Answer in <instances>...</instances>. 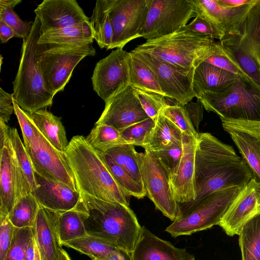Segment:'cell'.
Here are the masks:
<instances>
[{"label":"cell","instance_id":"obj_37","mask_svg":"<svg viewBox=\"0 0 260 260\" xmlns=\"http://www.w3.org/2000/svg\"><path fill=\"white\" fill-rule=\"evenodd\" d=\"M85 139L92 148L104 153L111 148L128 144L118 130L106 124H95Z\"/></svg>","mask_w":260,"mask_h":260},{"label":"cell","instance_id":"obj_18","mask_svg":"<svg viewBox=\"0 0 260 260\" xmlns=\"http://www.w3.org/2000/svg\"><path fill=\"white\" fill-rule=\"evenodd\" d=\"M0 149V218H6L23 193L19 167L9 136Z\"/></svg>","mask_w":260,"mask_h":260},{"label":"cell","instance_id":"obj_12","mask_svg":"<svg viewBox=\"0 0 260 260\" xmlns=\"http://www.w3.org/2000/svg\"><path fill=\"white\" fill-rule=\"evenodd\" d=\"M113 35L108 50L140 37L151 0H106Z\"/></svg>","mask_w":260,"mask_h":260},{"label":"cell","instance_id":"obj_51","mask_svg":"<svg viewBox=\"0 0 260 260\" xmlns=\"http://www.w3.org/2000/svg\"><path fill=\"white\" fill-rule=\"evenodd\" d=\"M13 94L9 93L0 88V120L8 123L14 112Z\"/></svg>","mask_w":260,"mask_h":260},{"label":"cell","instance_id":"obj_22","mask_svg":"<svg viewBox=\"0 0 260 260\" xmlns=\"http://www.w3.org/2000/svg\"><path fill=\"white\" fill-rule=\"evenodd\" d=\"M131 260H194L185 248L175 247L142 226L139 237L130 253Z\"/></svg>","mask_w":260,"mask_h":260},{"label":"cell","instance_id":"obj_19","mask_svg":"<svg viewBox=\"0 0 260 260\" xmlns=\"http://www.w3.org/2000/svg\"><path fill=\"white\" fill-rule=\"evenodd\" d=\"M41 33L89 21L75 0H44L34 10Z\"/></svg>","mask_w":260,"mask_h":260},{"label":"cell","instance_id":"obj_11","mask_svg":"<svg viewBox=\"0 0 260 260\" xmlns=\"http://www.w3.org/2000/svg\"><path fill=\"white\" fill-rule=\"evenodd\" d=\"M196 16L189 0H151L140 37L159 38L177 31Z\"/></svg>","mask_w":260,"mask_h":260},{"label":"cell","instance_id":"obj_34","mask_svg":"<svg viewBox=\"0 0 260 260\" xmlns=\"http://www.w3.org/2000/svg\"><path fill=\"white\" fill-rule=\"evenodd\" d=\"M239 243L242 260H260V213L243 226Z\"/></svg>","mask_w":260,"mask_h":260},{"label":"cell","instance_id":"obj_26","mask_svg":"<svg viewBox=\"0 0 260 260\" xmlns=\"http://www.w3.org/2000/svg\"><path fill=\"white\" fill-rule=\"evenodd\" d=\"M93 35L89 21L62 28L51 29L41 33L38 44L87 45L92 44Z\"/></svg>","mask_w":260,"mask_h":260},{"label":"cell","instance_id":"obj_32","mask_svg":"<svg viewBox=\"0 0 260 260\" xmlns=\"http://www.w3.org/2000/svg\"><path fill=\"white\" fill-rule=\"evenodd\" d=\"M130 53L129 85L134 88L165 96L151 68L135 51L132 50Z\"/></svg>","mask_w":260,"mask_h":260},{"label":"cell","instance_id":"obj_17","mask_svg":"<svg viewBox=\"0 0 260 260\" xmlns=\"http://www.w3.org/2000/svg\"><path fill=\"white\" fill-rule=\"evenodd\" d=\"M259 213L260 181L253 178L235 198L218 225L228 235H239L245 223Z\"/></svg>","mask_w":260,"mask_h":260},{"label":"cell","instance_id":"obj_52","mask_svg":"<svg viewBox=\"0 0 260 260\" xmlns=\"http://www.w3.org/2000/svg\"><path fill=\"white\" fill-rule=\"evenodd\" d=\"M190 119L194 126L199 131V125L203 119L204 106L202 103L198 100L196 102H190L184 106Z\"/></svg>","mask_w":260,"mask_h":260},{"label":"cell","instance_id":"obj_38","mask_svg":"<svg viewBox=\"0 0 260 260\" xmlns=\"http://www.w3.org/2000/svg\"><path fill=\"white\" fill-rule=\"evenodd\" d=\"M57 229L62 245L87 235L81 214L75 208L58 212Z\"/></svg>","mask_w":260,"mask_h":260},{"label":"cell","instance_id":"obj_57","mask_svg":"<svg viewBox=\"0 0 260 260\" xmlns=\"http://www.w3.org/2000/svg\"><path fill=\"white\" fill-rule=\"evenodd\" d=\"M21 2V1L20 0H0V5L14 8L16 5Z\"/></svg>","mask_w":260,"mask_h":260},{"label":"cell","instance_id":"obj_21","mask_svg":"<svg viewBox=\"0 0 260 260\" xmlns=\"http://www.w3.org/2000/svg\"><path fill=\"white\" fill-rule=\"evenodd\" d=\"M58 212L40 206L31 228L39 260H59L62 245L57 229Z\"/></svg>","mask_w":260,"mask_h":260},{"label":"cell","instance_id":"obj_45","mask_svg":"<svg viewBox=\"0 0 260 260\" xmlns=\"http://www.w3.org/2000/svg\"><path fill=\"white\" fill-rule=\"evenodd\" d=\"M0 19L14 31L15 37L26 39L32 28L34 21L22 20L14 11V8L0 5Z\"/></svg>","mask_w":260,"mask_h":260},{"label":"cell","instance_id":"obj_14","mask_svg":"<svg viewBox=\"0 0 260 260\" xmlns=\"http://www.w3.org/2000/svg\"><path fill=\"white\" fill-rule=\"evenodd\" d=\"M130 58V52L117 48L96 63L91 77L93 89L105 103L129 85Z\"/></svg>","mask_w":260,"mask_h":260},{"label":"cell","instance_id":"obj_43","mask_svg":"<svg viewBox=\"0 0 260 260\" xmlns=\"http://www.w3.org/2000/svg\"><path fill=\"white\" fill-rule=\"evenodd\" d=\"M135 90L143 110L154 122L162 109L172 105L168 102V98L163 95L136 88Z\"/></svg>","mask_w":260,"mask_h":260},{"label":"cell","instance_id":"obj_23","mask_svg":"<svg viewBox=\"0 0 260 260\" xmlns=\"http://www.w3.org/2000/svg\"><path fill=\"white\" fill-rule=\"evenodd\" d=\"M35 175L36 187L31 193L41 206L58 212L76 208L81 197L80 192L46 178L36 171Z\"/></svg>","mask_w":260,"mask_h":260},{"label":"cell","instance_id":"obj_9","mask_svg":"<svg viewBox=\"0 0 260 260\" xmlns=\"http://www.w3.org/2000/svg\"><path fill=\"white\" fill-rule=\"evenodd\" d=\"M243 187L232 186L212 192L167 226L172 237L190 235L218 225Z\"/></svg>","mask_w":260,"mask_h":260},{"label":"cell","instance_id":"obj_6","mask_svg":"<svg viewBox=\"0 0 260 260\" xmlns=\"http://www.w3.org/2000/svg\"><path fill=\"white\" fill-rule=\"evenodd\" d=\"M41 34L40 23L36 16L29 36L23 40L19 65L13 82V98L28 113L51 106L54 96L45 88L37 60V47Z\"/></svg>","mask_w":260,"mask_h":260},{"label":"cell","instance_id":"obj_49","mask_svg":"<svg viewBox=\"0 0 260 260\" xmlns=\"http://www.w3.org/2000/svg\"><path fill=\"white\" fill-rule=\"evenodd\" d=\"M223 128L241 131L253 136L260 142V121L222 119Z\"/></svg>","mask_w":260,"mask_h":260},{"label":"cell","instance_id":"obj_36","mask_svg":"<svg viewBox=\"0 0 260 260\" xmlns=\"http://www.w3.org/2000/svg\"><path fill=\"white\" fill-rule=\"evenodd\" d=\"M109 156L137 183L144 186L139 164V153L127 144L111 148L104 153Z\"/></svg>","mask_w":260,"mask_h":260},{"label":"cell","instance_id":"obj_48","mask_svg":"<svg viewBox=\"0 0 260 260\" xmlns=\"http://www.w3.org/2000/svg\"><path fill=\"white\" fill-rule=\"evenodd\" d=\"M188 30L221 41L223 37L216 28L208 21L198 16L185 26Z\"/></svg>","mask_w":260,"mask_h":260},{"label":"cell","instance_id":"obj_33","mask_svg":"<svg viewBox=\"0 0 260 260\" xmlns=\"http://www.w3.org/2000/svg\"><path fill=\"white\" fill-rule=\"evenodd\" d=\"M90 22L94 40L101 49L108 50L112 43L113 31L106 0L96 1Z\"/></svg>","mask_w":260,"mask_h":260},{"label":"cell","instance_id":"obj_25","mask_svg":"<svg viewBox=\"0 0 260 260\" xmlns=\"http://www.w3.org/2000/svg\"><path fill=\"white\" fill-rule=\"evenodd\" d=\"M234 36L260 71V0H257L245 18L240 34Z\"/></svg>","mask_w":260,"mask_h":260},{"label":"cell","instance_id":"obj_7","mask_svg":"<svg viewBox=\"0 0 260 260\" xmlns=\"http://www.w3.org/2000/svg\"><path fill=\"white\" fill-rule=\"evenodd\" d=\"M95 54L92 44H38L37 60L46 89L53 95L63 90L78 63Z\"/></svg>","mask_w":260,"mask_h":260},{"label":"cell","instance_id":"obj_44","mask_svg":"<svg viewBox=\"0 0 260 260\" xmlns=\"http://www.w3.org/2000/svg\"><path fill=\"white\" fill-rule=\"evenodd\" d=\"M32 238L31 228H15L10 247L3 260H25L27 247Z\"/></svg>","mask_w":260,"mask_h":260},{"label":"cell","instance_id":"obj_1","mask_svg":"<svg viewBox=\"0 0 260 260\" xmlns=\"http://www.w3.org/2000/svg\"><path fill=\"white\" fill-rule=\"evenodd\" d=\"M194 165L196 199L181 206L182 214L213 192L232 186L244 187L255 178L232 146L209 133L198 134Z\"/></svg>","mask_w":260,"mask_h":260},{"label":"cell","instance_id":"obj_10","mask_svg":"<svg viewBox=\"0 0 260 260\" xmlns=\"http://www.w3.org/2000/svg\"><path fill=\"white\" fill-rule=\"evenodd\" d=\"M139 164L147 196L155 208L174 221L182 216L180 205L176 201L171 189L169 175L149 149L139 153Z\"/></svg>","mask_w":260,"mask_h":260},{"label":"cell","instance_id":"obj_35","mask_svg":"<svg viewBox=\"0 0 260 260\" xmlns=\"http://www.w3.org/2000/svg\"><path fill=\"white\" fill-rule=\"evenodd\" d=\"M40 205L31 193L21 197L8 214L7 217L16 228H32Z\"/></svg>","mask_w":260,"mask_h":260},{"label":"cell","instance_id":"obj_46","mask_svg":"<svg viewBox=\"0 0 260 260\" xmlns=\"http://www.w3.org/2000/svg\"><path fill=\"white\" fill-rule=\"evenodd\" d=\"M153 152L170 177L175 173L179 165L182 154V141L176 143L165 149Z\"/></svg>","mask_w":260,"mask_h":260},{"label":"cell","instance_id":"obj_41","mask_svg":"<svg viewBox=\"0 0 260 260\" xmlns=\"http://www.w3.org/2000/svg\"><path fill=\"white\" fill-rule=\"evenodd\" d=\"M160 113L170 119L182 134L197 138L199 133L194 128L184 106L169 105L160 111Z\"/></svg>","mask_w":260,"mask_h":260},{"label":"cell","instance_id":"obj_15","mask_svg":"<svg viewBox=\"0 0 260 260\" xmlns=\"http://www.w3.org/2000/svg\"><path fill=\"white\" fill-rule=\"evenodd\" d=\"M148 118L136 94L135 88L129 85L105 103L104 110L95 124L108 125L120 132Z\"/></svg>","mask_w":260,"mask_h":260},{"label":"cell","instance_id":"obj_2","mask_svg":"<svg viewBox=\"0 0 260 260\" xmlns=\"http://www.w3.org/2000/svg\"><path fill=\"white\" fill-rule=\"evenodd\" d=\"M75 209L81 214L87 235L101 238L125 252H132L142 226L129 206L81 194Z\"/></svg>","mask_w":260,"mask_h":260},{"label":"cell","instance_id":"obj_28","mask_svg":"<svg viewBox=\"0 0 260 260\" xmlns=\"http://www.w3.org/2000/svg\"><path fill=\"white\" fill-rule=\"evenodd\" d=\"M182 138L180 130L160 112L144 148L149 149L152 152L158 151L181 142Z\"/></svg>","mask_w":260,"mask_h":260},{"label":"cell","instance_id":"obj_8","mask_svg":"<svg viewBox=\"0 0 260 260\" xmlns=\"http://www.w3.org/2000/svg\"><path fill=\"white\" fill-rule=\"evenodd\" d=\"M197 98L221 119L260 121V90L241 77L223 92L205 91Z\"/></svg>","mask_w":260,"mask_h":260},{"label":"cell","instance_id":"obj_4","mask_svg":"<svg viewBox=\"0 0 260 260\" xmlns=\"http://www.w3.org/2000/svg\"><path fill=\"white\" fill-rule=\"evenodd\" d=\"M134 50L187 70L195 69L211 55L223 52L219 41L188 30L185 26L170 35L146 40Z\"/></svg>","mask_w":260,"mask_h":260},{"label":"cell","instance_id":"obj_42","mask_svg":"<svg viewBox=\"0 0 260 260\" xmlns=\"http://www.w3.org/2000/svg\"><path fill=\"white\" fill-rule=\"evenodd\" d=\"M154 125L155 122L148 118L134 123L120 132L128 144L144 148Z\"/></svg>","mask_w":260,"mask_h":260},{"label":"cell","instance_id":"obj_54","mask_svg":"<svg viewBox=\"0 0 260 260\" xmlns=\"http://www.w3.org/2000/svg\"><path fill=\"white\" fill-rule=\"evenodd\" d=\"M92 260H131L130 253L118 251L101 258H94Z\"/></svg>","mask_w":260,"mask_h":260},{"label":"cell","instance_id":"obj_16","mask_svg":"<svg viewBox=\"0 0 260 260\" xmlns=\"http://www.w3.org/2000/svg\"><path fill=\"white\" fill-rule=\"evenodd\" d=\"M195 15L210 22L222 36L240 34L242 23L257 0L246 5L231 7L221 5L217 0H189Z\"/></svg>","mask_w":260,"mask_h":260},{"label":"cell","instance_id":"obj_24","mask_svg":"<svg viewBox=\"0 0 260 260\" xmlns=\"http://www.w3.org/2000/svg\"><path fill=\"white\" fill-rule=\"evenodd\" d=\"M238 77L233 73L203 61L194 69L193 89L198 96L208 91L221 92L230 87Z\"/></svg>","mask_w":260,"mask_h":260},{"label":"cell","instance_id":"obj_13","mask_svg":"<svg viewBox=\"0 0 260 260\" xmlns=\"http://www.w3.org/2000/svg\"><path fill=\"white\" fill-rule=\"evenodd\" d=\"M135 51L155 73L165 95L184 106L198 95L193 89L194 69L178 68L148 53Z\"/></svg>","mask_w":260,"mask_h":260},{"label":"cell","instance_id":"obj_55","mask_svg":"<svg viewBox=\"0 0 260 260\" xmlns=\"http://www.w3.org/2000/svg\"><path fill=\"white\" fill-rule=\"evenodd\" d=\"M222 5L231 7H238L250 3L252 0H217Z\"/></svg>","mask_w":260,"mask_h":260},{"label":"cell","instance_id":"obj_30","mask_svg":"<svg viewBox=\"0 0 260 260\" xmlns=\"http://www.w3.org/2000/svg\"><path fill=\"white\" fill-rule=\"evenodd\" d=\"M9 138L20 172L23 196L31 193L36 187L35 169L17 130L10 128Z\"/></svg>","mask_w":260,"mask_h":260},{"label":"cell","instance_id":"obj_40","mask_svg":"<svg viewBox=\"0 0 260 260\" xmlns=\"http://www.w3.org/2000/svg\"><path fill=\"white\" fill-rule=\"evenodd\" d=\"M110 170L116 182L127 196L142 199L147 196L144 186L135 181L128 173L109 156L105 154Z\"/></svg>","mask_w":260,"mask_h":260},{"label":"cell","instance_id":"obj_29","mask_svg":"<svg viewBox=\"0 0 260 260\" xmlns=\"http://www.w3.org/2000/svg\"><path fill=\"white\" fill-rule=\"evenodd\" d=\"M224 54L242 70L260 90V71L250 56L239 45L234 35L219 41Z\"/></svg>","mask_w":260,"mask_h":260},{"label":"cell","instance_id":"obj_56","mask_svg":"<svg viewBox=\"0 0 260 260\" xmlns=\"http://www.w3.org/2000/svg\"><path fill=\"white\" fill-rule=\"evenodd\" d=\"M10 127L6 123L0 120V147H2L9 136Z\"/></svg>","mask_w":260,"mask_h":260},{"label":"cell","instance_id":"obj_20","mask_svg":"<svg viewBox=\"0 0 260 260\" xmlns=\"http://www.w3.org/2000/svg\"><path fill=\"white\" fill-rule=\"evenodd\" d=\"M197 144V138L183 134L181 160L175 173L169 177L173 193L180 205L188 204L196 199L194 161Z\"/></svg>","mask_w":260,"mask_h":260},{"label":"cell","instance_id":"obj_27","mask_svg":"<svg viewBox=\"0 0 260 260\" xmlns=\"http://www.w3.org/2000/svg\"><path fill=\"white\" fill-rule=\"evenodd\" d=\"M28 114L43 136L56 149L65 152L69 143L60 118L46 109L28 113Z\"/></svg>","mask_w":260,"mask_h":260},{"label":"cell","instance_id":"obj_58","mask_svg":"<svg viewBox=\"0 0 260 260\" xmlns=\"http://www.w3.org/2000/svg\"><path fill=\"white\" fill-rule=\"evenodd\" d=\"M59 260H72L68 253L62 249L59 253Z\"/></svg>","mask_w":260,"mask_h":260},{"label":"cell","instance_id":"obj_3","mask_svg":"<svg viewBox=\"0 0 260 260\" xmlns=\"http://www.w3.org/2000/svg\"><path fill=\"white\" fill-rule=\"evenodd\" d=\"M64 153L81 194L129 206L127 197L114 179L105 154L92 148L85 138L74 136Z\"/></svg>","mask_w":260,"mask_h":260},{"label":"cell","instance_id":"obj_39","mask_svg":"<svg viewBox=\"0 0 260 260\" xmlns=\"http://www.w3.org/2000/svg\"><path fill=\"white\" fill-rule=\"evenodd\" d=\"M63 245L86 254L91 259L103 257L121 250L101 238L88 235L66 242Z\"/></svg>","mask_w":260,"mask_h":260},{"label":"cell","instance_id":"obj_50","mask_svg":"<svg viewBox=\"0 0 260 260\" xmlns=\"http://www.w3.org/2000/svg\"><path fill=\"white\" fill-rule=\"evenodd\" d=\"M15 229L7 217L0 218V260L5 258L9 250Z\"/></svg>","mask_w":260,"mask_h":260},{"label":"cell","instance_id":"obj_5","mask_svg":"<svg viewBox=\"0 0 260 260\" xmlns=\"http://www.w3.org/2000/svg\"><path fill=\"white\" fill-rule=\"evenodd\" d=\"M13 105L14 112L21 129L23 144L35 171L46 178L62 183L73 190L78 191L65 153L56 149L43 136L28 113L23 110L14 98Z\"/></svg>","mask_w":260,"mask_h":260},{"label":"cell","instance_id":"obj_31","mask_svg":"<svg viewBox=\"0 0 260 260\" xmlns=\"http://www.w3.org/2000/svg\"><path fill=\"white\" fill-rule=\"evenodd\" d=\"M223 129L231 136L255 179L260 181V142L246 132L229 128Z\"/></svg>","mask_w":260,"mask_h":260},{"label":"cell","instance_id":"obj_47","mask_svg":"<svg viewBox=\"0 0 260 260\" xmlns=\"http://www.w3.org/2000/svg\"><path fill=\"white\" fill-rule=\"evenodd\" d=\"M204 61L233 73L257 87L249 77L233 61L227 57L224 54L223 52L221 53L213 54L207 58Z\"/></svg>","mask_w":260,"mask_h":260},{"label":"cell","instance_id":"obj_53","mask_svg":"<svg viewBox=\"0 0 260 260\" xmlns=\"http://www.w3.org/2000/svg\"><path fill=\"white\" fill-rule=\"evenodd\" d=\"M13 37H15L13 30L4 21L0 19V39L1 43H6Z\"/></svg>","mask_w":260,"mask_h":260}]
</instances>
